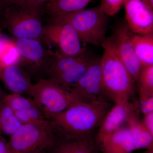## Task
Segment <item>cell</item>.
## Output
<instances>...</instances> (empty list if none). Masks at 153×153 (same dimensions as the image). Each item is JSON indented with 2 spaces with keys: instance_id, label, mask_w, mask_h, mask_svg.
I'll list each match as a JSON object with an SVG mask.
<instances>
[{
  "instance_id": "6da1fadb",
  "label": "cell",
  "mask_w": 153,
  "mask_h": 153,
  "mask_svg": "<svg viewBox=\"0 0 153 153\" xmlns=\"http://www.w3.org/2000/svg\"><path fill=\"white\" fill-rule=\"evenodd\" d=\"M107 98L91 102H79L49 121L57 139H73L93 135L112 107Z\"/></svg>"
},
{
  "instance_id": "7a4b0ae2",
  "label": "cell",
  "mask_w": 153,
  "mask_h": 153,
  "mask_svg": "<svg viewBox=\"0 0 153 153\" xmlns=\"http://www.w3.org/2000/svg\"><path fill=\"white\" fill-rule=\"evenodd\" d=\"M100 63L105 94L114 104L131 100L136 91V82L118 55L112 37H105Z\"/></svg>"
},
{
  "instance_id": "3957f363",
  "label": "cell",
  "mask_w": 153,
  "mask_h": 153,
  "mask_svg": "<svg viewBox=\"0 0 153 153\" xmlns=\"http://www.w3.org/2000/svg\"><path fill=\"white\" fill-rule=\"evenodd\" d=\"M55 136L49 120L23 124L9 137L10 153H44L55 144Z\"/></svg>"
},
{
  "instance_id": "277c9868",
  "label": "cell",
  "mask_w": 153,
  "mask_h": 153,
  "mask_svg": "<svg viewBox=\"0 0 153 153\" xmlns=\"http://www.w3.org/2000/svg\"><path fill=\"white\" fill-rule=\"evenodd\" d=\"M43 9L17 5L6 7L1 27L13 38L42 39L45 22Z\"/></svg>"
},
{
  "instance_id": "5b68a950",
  "label": "cell",
  "mask_w": 153,
  "mask_h": 153,
  "mask_svg": "<svg viewBox=\"0 0 153 153\" xmlns=\"http://www.w3.org/2000/svg\"><path fill=\"white\" fill-rule=\"evenodd\" d=\"M19 55L17 64L32 78H45L55 52L43 39L13 38Z\"/></svg>"
},
{
  "instance_id": "8992f818",
  "label": "cell",
  "mask_w": 153,
  "mask_h": 153,
  "mask_svg": "<svg viewBox=\"0 0 153 153\" xmlns=\"http://www.w3.org/2000/svg\"><path fill=\"white\" fill-rule=\"evenodd\" d=\"M57 17L72 25L84 46H101L105 37L108 16L100 5Z\"/></svg>"
},
{
  "instance_id": "52a82bcc",
  "label": "cell",
  "mask_w": 153,
  "mask_h": 153,
  "mask_svg": "<svg viewBox=\"0 0 153 153\" xmlns=\"http://www.w3.org/2000/svg\"><path fill=\"white\" fill-rule=\"evenodd\" d=\"M30 97L47 120L80 101L68 89L48 78L33 83Z\"/></svg>"
},
{
  "instance_id": "ba28073f",
  "label": "cell",
  "mask_w": 153,
  "mask_h": 153,
  "mask_svg": "<svg viewBox=\"0 0 153 153\" xmlns=\"http://www.w3.org/2000/svg\"><path fill=\"white\" fill-rule=\"evenodd\" d=\"M97 57L87 49L82 54L74 56L55 52L45 78L68 90L84 75Z\"/></svg>"
},
{
  "instance_id": "9c48e42d",
  "label": "cell",
  "mask_w": 153,
  "mask_h": 153,
  "mask_svg": "<svg viewBox=\"0 0 153 153\" xmlns=\"http://www.w3.org/2000/svg\"><path fill=\"white\" fill-rule=\"evenodd\" d=\"M46 20L42 39L51 49L55 46L58 49L57 52L67 56L80 55L86 51V46L82 44L70 23L57 17Z\"/></svg>"
},
{
  "instance_id": "30bf717a",
  "label": "cell",
  "mask_w": 153,
  "mask_h": 153,
  "mask_svg": "<svg viewBox=\"0 0 153 153\" xmlns=\"http://www.w3.org/2000/svg\"><path fill=\"white\" fill-rule=\"evenodd\" d=\"M68 90L83 102L107 98L105 94L100 57H97L86 73Z\"/></svg>"
},
{
  "instance_id": "8fae6325",
  "label": "cell",
  "mask_w": 153,
  "mask_h": 153,
  "mask_svg": "<svg viewBox=\"0 0 153 153\" xmlns=\"http://www.w3.org/2000/svg\"><path fill=\"white\" fill-rule=\"evenodd\" d=\"M133 34L125 20L116 26L111 36L118 55L136 83L143 67L132 45Z\"/></svg>"
},
{
  "instance_id": "7c38bea8",
  "label": "cell",
  "mask_w": 153,
  "mask_h": 153,
  "mask_svg": "<svg viewBox=\"0 0 153 153\" xmlns=\"http://www.w3.org/2000/svg\"><path fill=\"white\" fill-rule=\"evenodd\" d=\"M138 114L137 104L131 100L114 104L105 117L99 127L95 137L97 143L103 137L126 126L131 119L139 116Z\"/></svg>"
},
{
  "instance_id": "4fadbf2b",
  "label": "cell",
  "mask_w": 153,
  "mask_h": 153,
  "mask_svg": "<svg viewBox=\"0 0 153 153\" xmlns=\"http://www.w3.org/2000/svg\"><path fill=\"white\" fill-rule=\"evenodd\" d=\"M126 22L134 34H153V10L142 0H124Z\"/></svg>"
},
{
  "instance_id": "5bb4252c",
  "label": "cell",
  "mask_w": 153,
  "mask_h": 153,
  "mask_svg": "<svg viewBox=\"0 0 153 153\" xmlns=\"http://www.w3.org/2000/svg\"><path fill=\"white\" fill-rule=\"evenodd\" d=\"M3 100L13 110L22 124L48 120L31 97L19 94L11 93L4 96Z\"/></svg>"
},
{
  "instance_id": "9a60e30c",
  "label": "cell",
  "mask_w": 153,
  "mask_h": 153,
  "mask_svg": "<svg viewBox=\"0 0 153 153\" xmlns=\"http://www.w3.org/2000/svg\"><path fill=\"white\" fill-rule=\"evenodd\" d=\"M97 144L103 153H132L137 150L133 136L127 125L103 137Z\"/></svg>"
},
{
  "instance_id": "2e32d148",
  "label": "cell",
  "mask_w": 153,
  "mask_h": 153,
  "mask_svg": "<svg viewBox=\"0 0 153 153\" xmlns=\"http://www.w3.org/2000/svg\"><path fill=\"white\" fill-rule=\"evenodd\" d=\"M0 79L12 93L30 96L33 83L30 76L18 64L0 63Z\"/></svg>"
},
{
  "instance_id": "e0dca14e",
  "label": "cell",
  "mask_w": 153,
  "mask_h": 153,
  "mask_svg": "<svg viewBox=\"0 0 153 153\" xmlns=\"http://www.w3.org/2000/svg\"><path fill=\"white\" fill-rule=\"evenodd\" d=\"M93 135L73 139H57L49 153H98Z\"/></svg>"
},
{
  "instance_id": "ac0fdd59",
  "label": "cell",
  "mask_w": 153,
  "mask_h": 153,
  "mask_svg": "<svg viewBox=\"0 0 153 153\" xmlns=\"http://www.w3.org/2000/svg\"><path fill=\"white\" fill-rule=\"evenodd\" d=\"M92 0H50L43 7L44 16L52 18L85 8Z\"/></svg>"
},
{
  "instance_id": "d6986e66",
  "label": "cell",
  "mask_w": 153,
  "mask_h": 153,
  "mask_svg": "<svg viewBox=\"0 0 153 153\" xmlns=\"http://www.w3.org/2000/svg\"><path fill=\"white\" fill-rule=\"evenodd\" d=\"M131 42L143 67L153 65V34L142 36L134 34Z\"/></svg>"
},
{
  "instance_id": "ffe728a7",
  "label": "cell",
  "mask_w": 153,
  "mask_h": 153,
  "mask_svg": "<svg viewBox=\"0 0 153 153\" xmlns=\"http://www.w3.org/2000/svg\"><path fill=\"white\" fill-rule=\"evenodd\" d=\"M138 117L131 119L127 124L131 130L137 150L153 149V135L148 131L142 122L139 120Z\"/></svg>"
},
{
  "instance_id": "44dd1931",
  "label": "cell",
  "mask_w": 153,
  "mask_h": 153,
  "mask_svg": "<svg viewBox=\"0 0 153 153\" xmlns=\"http://www.w3.org/2000/svg\"><path fill=\"white\" fill-rule=\"evenodd\" d=\"M22 125L13 110L2 100L0 104V135L9 137Z\"/></svg>"
},
{
  "instance_id": "7402d4cb",
  "label": "cell",
  "mask_w": 153,
  "mask_h": 153,
  "mask_svg": "<svg viewBox=\"0 0 153 153\" xmlns=\"http://www.w3.org/2000/svg\"><path fill=\"white\" fill-rule=\"evenodd\" d=\"M136 83L140 102L153 97V65L143 67Z\"/></svg>"
},
{
  "instance_id": "603a6c76",
  "label": "cell",
  "mask_w": 153,
  "mask_h": 153,
  "mask_svg": "<svg viewBox=\"0 0 153 153\" xmlns=\"http://www.w3.org/2000/svg\"><path fill=\"white\" fill-rule=\"evenodd\" d=\"M19 55L13 39L4 36L0 41V63L4 65L17 64Z\"/></svg>"
},
{
  "instance_id": "cb8c5ba5",
  "label": "cell",
  "mask_w": 153,
  "mask_h": 153,
  "mask_svg": "<svg viewBox=\"0 0 153 153\" xmlns=\"http://www.w3.org/2000/svg\"><path fill=\"white\" fill-rule=\"evenodd\" d=\"M4 6L17 5L28 7L42 8L50 0H1Z\"/></svg>"
},
{
  "instance_id": "d4e9b609",
  "label": "cell",
  "mask_w": 153,
  "mask_h": 153,
  "mask_svg": "<svg viewBox=\"0 0 153 153\" xmlns=\"http://www.w3.org/2000/svg\"><path fill=\"white\" fill-rule=\"evenodd\" d=\"M124 0H100V4L108 16H113L119 12Z\"/></svg>"
},
{
  "instance_id": "484cf974",
  "label": "cell",
  "mask_w": 153,
  "mask_h": 153,
  "mask_svg": "<svg viewBox=\"0 0 153 153\" xmlns=\"http://www.w3.org/2000/svg\"><path fill=\"white\" fill-rule=\"evenodd\" d=\"M140 102V110L144 115L153 112V97H149Z\"/></svg>"
},
{
  "instance_id": "4316f807",
  "label": "cell",
  "mask_w": 153,
  "mask_h": 153,
  "mask_svg": "<svg viewBox=\"0 0 153 153\" xmlns=\"http://www.w3.org/2000/svg\"><path fill=\"white\" fill-rule=\"evenodd\" d=\"M142 122L148 131L153 135V112L145 115Z\"/></svg>"
},
{
  "instance_id": "83f0119b",
  "label": "cell",
  "mask_w": 153,
  "mask_h": 153,
  "mask_svg": "<svg viewBox=\"0 0 153 153\" xmlns=\"http://www.w3.org/2000/svg\"><path fill=\"white\" fill-rule=\"evenodd\" d=\"M0 153H10L8 142L6 137L0 135Z\"/></svg>"
},
{
  "instance_id": "f1b7e54d",
  "label": "cell",
  "mask_w": 153,
  "mask_h": 153,
  "mask_svg": "<svg viewBox=\"0 0 153 153\" xmlns=\"http://www.w3.org/2000/svg\"><path fill=\"white\" fill-rule=\"evenodd\" d=\"M151 9L153 10V0H142Z\"/></svg>"
},
{
  "instance_id": "f546056e",
  "label": "cell",
  "mask_w": 153,
  "mask_h": 153,
  "mask_svg": "<svg viewBox=\"0 0 153 153\" xmlns=\"http://www.w3.org/2000/svg\"><path fill=\"white\" fill-rule=\"evenodd\" d=\"M4 6V4H3L1 0H0V17H1V14L2 12L3 7Z\"/></svg>"
},
{
  "instance_id": "4dcf8cb0",
  "label": "cell",
  "mask_w": 153,
  "mask_h": 153,
  "mask_svg": "<svg viewBox=\"0 0 153 153\" xmlns=\"http://www.w3.org/2000/svg\"><path fill=\"white\" fill-rule=\"evenodd\" d=\"M2 28H1V27H0V41H1V38H2V37H3L2 35Z\"/></svg>"
},
{
  "instance_id": "1f68e13d",
  "label": "cell",
  "mask_w": 153,
  "mask_h": 153,
  "mask_svg": "<svg viewBox=\"0 0 153 153\" xmlns=\"http://www.w3.org/2000/svg\"><path fill=\"white\" fill-rule=\"evenodd\" d=\"M2 100L3 97L2 98V97H0V104H1V103L2 101Z\"/></svg>"
},
{
  "instance_id": "d6a6232c",
  "label": "cell",
  "mask_w": 153,
  "mask_h": 153,
  "mask_svg": "<svg viewBox=\"0 0 153 153\" xmlns=\"http://www.w3.org/2000/svg\"><path fill=\"white\" fill-rule=\"evenodd\" d=\"M0 94H1V89H0Z\"/></svg>"
}]
</instances>
